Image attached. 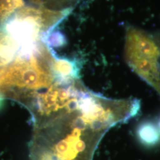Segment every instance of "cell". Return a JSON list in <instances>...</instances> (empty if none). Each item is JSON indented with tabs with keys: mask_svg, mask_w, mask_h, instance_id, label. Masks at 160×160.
I'll use <instances>...</instances> for the list:
<instances>
[{
	"mask_svg": "<svg viewBox=\"0 0 160 160\" xmlns=\"http://www.w3.org/2000/svg\"><path fill=\"white\" fill-rule=\"evenodd\" d=\"M48 48L51 54V68L55 79L79 80L81 69L80 61L74 58L59 57L52 48Z\"/></svg>",
	"mask_w": 160,
	"mask_h": 160,
	"instance_id": "3",
	"label": "cell"
},
{
	"mask_svg": "<svg viewBox=\"0 0 160 160\" xmlns=\"http://www.w3.org/2000/svg\"><path fill=\"white\" fill-rule=\"evenodd\" d=\"M40 40L48 48H61L67 45V39L63 33L56 28H49L41 34Z\"/></svg>",
	"mask_w": 160,
	"mask_h": 160,
	"instance_id": "5",
	"label": "cell"
},
{
	"mask_svg": "<svg viewBox=\"0 0 160 160\" xmlns=\"http://www.w3.org/2000/svg\"><path fill=\"white\" fill-rule=\"evenodd\" d=\"M51 60V54L48 49L42 56L16 59L0 69V95L23 105L36 92L49 87L55 81Z\"/></svg>",
	"mask_w": 160,
	"mask_h": 160,
	"instance_id": "2",
	"label": "cell"
},
{
	"mask_svg": "<svg viewBox=\"0 0 160 160\" xmlns=\"http://www.w3.org/2000/svg\"><path fill=\"white\" fill-rule=\"evenodd\" d=\"M137 136L140 142L147 147H152L160 141V129L151 121H144L137 129Z\"/></svg>",
	"mask_w": 160,
	"mask_h": 160,
	"instance_id": "4",
	"label": "cell"
},
{
	"mask_svg": "<svg viewBox=\"0 0 160 160\" xmlns=\"http://www.w3.org/2000/svg\"><path fill=\"white\" fill-rule=\"evenodd\" d=\"M24 4L23 0H0V21H4Z\"/></svg>",
	"mask_w": 160,
	"mask_h": 160,
	"instance_id": "6",
	"label": "cell"
},
{
	"mask_svg": "<svg viewBox=\"0 0 160 160\" xmlns=\"http://www.w3.org/2000/svg\"><path fill=\"white\" fill-rule=\"evenodd\" d=\"M158 127V128L160 129V118H158V121H157V125Z\"/></svg>",
	"mask_w": 160,
	"mask_h": 160,
	"instance_id": "7",
	"label": "cell"
},
{
	"mask_svg": "<svg viewBox=\"0 0 160 160\" xmlns=\"http://www.w3.org/2000/svg\"><path fill=\"white\" fill-rule=\"evenodd\" d=\"M127 119L120 100L79 85L67 102L32 118L30 160H92L104 134Z\"/></svg>",
	"mask_w": 160,
	"mask_h": 160,
	"instance_id": "1",
	"label": "cell"
}]
</instances>
